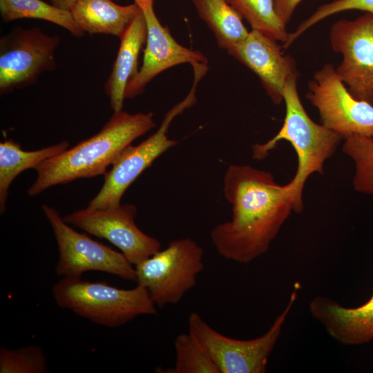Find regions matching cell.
I'll list each match as a JSON object with an SVG mask.
<instances>
[{"mask_svg": "<svg viewBox=\"0 0 373 373\" xmlns=\"http://www.w3.org/2000/svg\"><path fill=\"white\" fill-rule=\"evenodd\" d=\"M223 193L231 205L229 221L211 231L217 252L239 263L266 254L292 211L291 185H280L273 175L245 164H231L224 174Z\"/></svg>", "mask_w": 373, "mask_h": 373, "instance_id": "6da1fadb", "label": "cell"}, {"mask_svg": "<svg viewBox=\"0 0 373 373\" xmlns=\"http://www.w3.org/2000/svg\"><path fill=\"white\" fill-rule=\"evenodd\" d=\"M153 116L151 112L114 111L96 134L39 164L28 194L34 196L57 184L104 175L126 148L156 126Z\"/></svg>", "mask_w": 373, "mask_h": 373, "instance_id": "7a4b0ae2", "label": "cell"}, {"mask_svg": "<svg viewBox=\"0 0 373 373\" xmlns=\"http://www.w3.org/2000/svg\"><path fill=\"white\" fill-rule=\"evenodd\" d=\"M298 76L291 77L283 90L285 116L283 124L271 139L252 145V158L262 160L280 140L289 142L297 155L296 172L289 182L294 199V212L303 211V193L307 178L314 173H323V164L332 157L343 139L323 124L314 122L307 115L297 90Z\"/></svg>", "mask_w": 373, "mask_h": 373, "instance_id": "3957f363", "label": "cell"}, {"mask_svg": "<svg viewBox=\"0 0 373 373\" xmlns=\"http://www.w3.org/2000/svg\"><path fill=\"white\" fill-rule=\"evenodd\" d=\"M57 305L107 327L122 326L142 315H155L157 307L146 288L120 289L105 282L61 278L52 287Z\"/></svg>", "mask_w": 373, "mask_h": 373, "instance_id": "277c9868", "label": "cell"}, {"mask_svg": "<svg viewBox=\"0 0 373 373\" xmlns=\"http://www.w3.org/2000/svg\"><path fill=\"white\" fill-rule=\"evenodd\" d=\"M193 82L184 99L169 110L158 129L140 144L126 148L112 164L104 175V182L98 193L89 202L88 207L105 209L118 206L133 182L160 155L175 146L178 142L170 139L168 129L173 120L196 102V88L207 73L202 67L193 69Z\"/></svg>", "mask_w": 373, "mask_h": 373, "instance_id": "5b68a950", "label": "cell"}, {"mask_svg": "<svg viewBox=\"0 0 373 373\" xmlns=\"http://www.w3.org/2000/svg\"><path fill=\"white\" fill-rule=\"evenodd\" d=\"M298 285L283 312L262 336L250 340L226 336L212 328L198 313L189 316V332L206 350L220 373H265L269 357L298 297Z\"/></svg>", "mask_w": 373, "mask_h": 373, "instance_id": "8992f818", "label": "cell"}, {"mask_svg": "<svg viewBox=\"0 0 373 373\" xmlns=\"http://www.w3.org/2000/svg\"><path fill=\"white\" fill-rule=\"evenodd\" d=\"M203 256L195 240H173L135 265L136 282L147 289L157 307L175 305L195 286L204 267Z\"/></svg>", "mask_w": 373, "mask_h": 373, "instance_id": "52a82bcc", "label": "cell"}, {"mask_svg": "<svg viewBox=\"0 0 373 373\" xmlns=\"http://www.w3.org/2000/svg\"><path fill=\"white\" fill-rule=\"evenodd\" d=\"M42 211L52 229L59 251L56 274L61 278H81L87 271H102L135 281V266L122 252L75 231L53 207Z\"/></svg>", "mask_w": 373, "mask_h": 373, "instance_id": "ba28073f", "label": "cell"}, {"mask_svg": "<svg viewBox=\"0 0 373 373\" xmlns=\"http://www.w3.org/2000/svg\"><path fill=\"white\" fill-rule=\"evenodd\" d=\"M58 35L39 27H18L0 39V93L35 84L44 72L55 69Z\"/></svg>", "mask_w": 373, "mask_h": 373, "instance_id": "9c48e42d", "label": "cell"}, {"mask_svg": "<svg viewBox=\"0 0 373 373\" xmlns=\"http://www.w3.org/2000/svg\"><path fill=\"white\" fill-rule=\"evenodd\" d=\"M306 98L318 111L321 124L343 139L354 134L373 138V106L350 93L332 64L314 73Z\"/></svg>", "mask_w": 373, "mask_h": 373, "instance_id": "30bf717a", "label": "cell"}, {"mask_svg": "<svg viewBox=\"0 0 373 373\" xmlns=\"http://www.w3.org/2000/svg\"><path fill=\"white\" fill-rule=\"evenodd\" d=\"M329 39L332 48L342 54L336 72L357 99L373 106V15L334 23Z\"/></svg>", "mask_w": 373, "mask_h": 373, "instance_id": "8fae6325", "label": "cell"}, {"mask_svg": "<svg viewBox=\"0 0 373 373\" xmlns=\"http://www.w3.org/2000/svg\"><path fill=\"white\" fill-rule=\"evenodd\" d=\"M136 214L134 204H120L105 209L87 207L63 219L73 227L107 240L135 266L161 248L159 240L138 228L135 222Z\"/></svg>", "mask_w": 373, "mask_h": 373, "instance_id": "7c38bea8", "label": "cell"}, {"mask_svg": "<svg viewBox=\"0 0 373 373\" xmlns=\"http://www.w3.org/2000/svg\"><path fill=\"white\" fill-rule=\"evenodd\" d=\"M140 8L147 27L146 46L142 65L126 87V99L142 94L153 79L171 67L186 63L192 65L208 62L201 52L182 46L173 37L168 28L163 26L156 16L153 3Z\"/></svg>", "mask_w": 373, "mask_h": 373, "instance_id": "4fadbf2b", "label": "cell"}, {"mask_svg": "<svg viewBox=\"0 0 373 373\" xmlns=\"http://www.w3.org/2000/svg\"><path fill=\"white\" fill-rule=\"evenodd\" d=\"M282 48L277 41L251 30L244 40L227 50L259 77L275 104L283 101V90L287 81L298 75L294 59L284 55Z\"/></svg>", "mask_w": 373, "mask_h": 373, "instance_id": "5bb4252c", "label": "cell"}, {"mask_svg": "<svg viewBox=\"0 0 373 373\" xmlns=\"http://www.w3.org/2000/svg\"><path fill=\"white\" fill-rule=\"evenodd\" d=\"M309 310L335 341L344 345H358L373 341V295L363 305L345 307L326 296L314 297Z\"/></svg>", "mask_w": 373, "mask_h": 373, "instance_id": "9a60e30c", "label": "cell"}, {"mask_svg": "<svg viewBox=\"0 0 373 373\" xmlns=\"http://www.w3.org/2000/svg\"><path fill=\"white\" fill-rule=\"evenodd\" d=\"M146 37V23L141 10L119 39L117 56L104 86L113 112L122 110L126 87L139 70V56Z\"/></svg>", "mask_w": 373, "mask_h": 373, "instance_id": "2e32d148", "label": "cell"}, {"mask_svg": "<svg viewBox=\"0 0 373 373\" xmlns=\"http://www.w3.org/2000/svg\"><path fill=\"white\" fill-rule=\"evenodd\" d=\"M141 11L135 3L120 6L112 0H82L70 12L83 32L119 37Z\"/></svg>", "mask_w": 373, "mask_h": 373, "instance_id": "e0dca14e", "label": "cell"}, {"mask_svg": "<svg viewBox=\"0 0 373 373\" xmlns=\"http://www.w3.org/2000/svg\"><path fill=\"white\" fill-rule=\"evenodd\" d=\"M69 148L63 141L36 151H24L19 143L6 140L0 143V211L6 209V202L10 184L23 171L35 169L39 164Z\"/></svg>", "mask_w": 373, "mask_h": 373, "instance_id": "ac0fdd59", "label": "cell"}, {"mask_svg": "<svg viewBox=\"0 0 373 373\" xmlns=\"http://www.w3.org/2000/svg\"><path fill=\"white\" fill-rule=\"evenodd\" d=\"M191 1L220 48L227 50L247 37L249 31L242 23V18L227 0Z\"/></svg>", "mask_w": 373, "mask_h": 373, "instance_id": "d6986e66", "label": "cell"}, {"mask_svg": "<svg viewBox=\"0 0 373 373\" xmlns=\"http://www.w3.org/2000/svg\"><path fill=\"white\" fill-rule=\"evenodd\" d=\"M0 15L4 23L22 19L44 20L61 26L75 37L84 35L70 12L43 0H0Z\"/></svg>", "mask_w": 373, "mask_h": 373, "instance_id": "ffe728a7", "label": "cell"}, {"mask_svg": "<svg viewBox=\"0 0 373 373\" xmlns=\"http://www.w3.org/2000/svg\"><path fill=\"white\" fill-rule=\"evenodd\" d=\"M251 26L252 30L283 44L289 34L278 15L273 0H227Z\"/></svg>", "mask_w": 373, "mask_h": 373, "instance_id": "44dd1931", "label": "cell"}, {"mask_svg": "<svg viewBox=\"0 0 373 373\" xmlns=\"http://www.w3.org/2000/svg\"><path fill=\"white\" fill-rule=\"evenodd\" d=\"M344 140L343 151L355 164L354 189L373 195V138L354 134Z\"/></svg>", "mask_w": 373, "mask_h": 373, "instance_id": "7402d4cb", "label": "cell"}, {"mask_svg": "<svg viewBox=\"0 0 373 373\" xmlns=\"http://www.w3.org/2000/svg\"><path fill=\"white\" fill-rule=\"evenodd\" d=\"M175 361L168 373H220L206 350L189 332L174 341Z\"/></svg>", "mask_w": 373, "mask_h": 373, "instance_id": "603a6c76", "label": "cell"}, {"mask_svg": "<svg viewBox=\"0 0 373 373\" xmlns=\"http://www.w3.org/2000/svg\"><path fill=\"white\" fill-rule=\"evenodd\" d=\"M47 358L36 345L0 349V373H48Z\"/></svg>", "mask_w": 373, "mask_h": 373, "instance_id": "cb8c5ba5", "label": "cell"}, {"mask_svg": "<svg viewBox=\"0 0 373 373\" xmlns=\"http://www.w3.org/2000/svg\"><path fill=\"white\" fill-rule=\"evenodd\" d=\"M350 10H361L373 15V0H334L321 6L310 17L303 21L294 32L289 34L283 48L287 49L307 29L323 19L340 12Z\"/></svg>", "mask_w": 373, "mask_h": 373, "instance_id": "d4e9b609", "label": "cell"}, {"mask_svg": "<svg viewBox=\"0 0 373 373\" xmlns=\"http://www.w3.org/2000/svg\"><path fill=\"white\" fill-rule=\"evenodd\" d=\"M276 11L285 24L289 21L302 0H273Z\"/></svg>", "mask_w": 373, "mask_h": 373, "instance_id": "484cf974", "label": "cell"}, {"mask_svg": "<svg viewBox=\"0 0 373 373\" xmlns=\"http://www.w3.org/2000/svg\"><path fill=\"white\" fill-rule=\"evenodd\" d=\"M81 1L82 0H50V3L60 10L71 12Z\"/></svg>", "mask_w": 373, "mask_h": 373, "instance_id": "4316f807", "label": "cell"}, {"mask_svg": "<svg viewBox=\"0 0 373 373\" xmlns=\"http://www.w3.org/2000/svg\"><path fill=\"white\" fill-rule=\"evenodd\" d=\"M134 3H137L140 7L144 5L153 3L154 0H133Z\"/></svg>", "mask_w": 373, "mask_h": 373, "instance_id": "83f0119b", "label": "cell"}]
</instances>
